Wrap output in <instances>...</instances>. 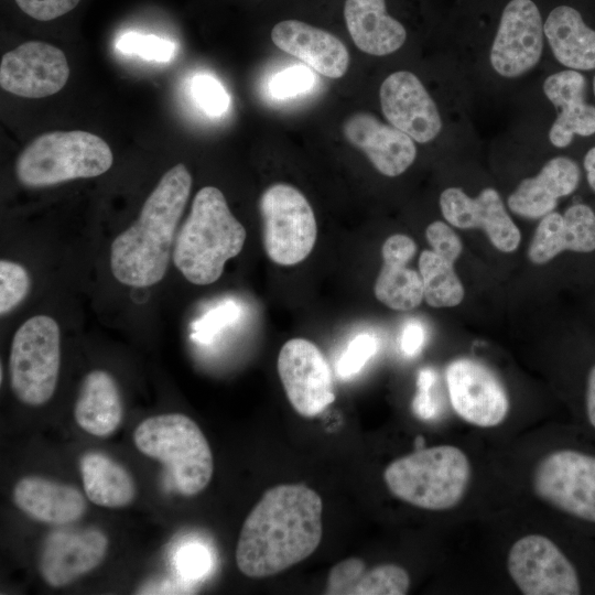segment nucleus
I'll return each mask as SVG.
<instances>
[{
  "label": "nucleus",
  "mask_w": 595,
  "mask_h": 595,
  "mask_svg": "<svg viewBox=\"0 0 595 595\" xmlns=\"http://www.w3.org/2000/svg\"><path fill=\"white\" fill-rule=\"evenodd\" d=\"M117 48L129 55H137L148 61L167 62L174 54V44L156 35L138 32L123 33L117 42Z\"/></svg>",
  "instance_id": "nucleus-32"
},
{
  "label": "nucleus",
  "mask_w": 595,
  "mask_h": 595,
  "mask_svg": "<svg viewBox=\"0 0 595 595\" xmlns=\"http://www.w3.org/2000/svg\"><path fill=\"white\" fill-rule=\"evenodd\" d=\"M61 363L60 327L47 315H34L14 333L10 350V383L24 404L37 407L54 394Z\"/></svg>",
  "instance_id": "nucleus-7"
},
{
  "label": "nucleus",
  "mask_w": 595,
  "mask_h": 595,
  "mask_svg": "<svg viewBox=\"0 0 595 595\" xmlns=\"http://www.w3.org/2000/svg\"><path fill=\"white\" fill-rule=\"evenodd\" d=\"M210 566L207 549L201 544L185 545L177 555V569L186 578H199Z\"/></svg>",
  "instance_id": "nucleus-40"
},
{
  "label": "nucleus",
  "mask_w": 595,
  "mask_h": 595,
  "mask_svg": "<svg viewBox=\"0 0 595 595\" xmlns=\"http://www.w3.org/2000/svg\"><path fill=\"white\" fill-rule=\"evenodd\" d=\"M31 280L26 269L13 261H0V314L18 306L30 291Z\"/></svg>",
  "instance_id": "nucleus-31"
},
{
  "label": "nucleus",
  "mask_w": 595,
  "mask_h": 595,
  "mask_svg": "<svg viewBox=\"0 0 595 595\" xmlns=\"http://www.w3.org/2000/svg\"><path fill=\"white\" fill-rule=\"evenodd\" d=\"M466 454L452 445L420 448L392 461L383 472L390 493L426 510H447L465 496L470 479Z\"/></svg>",
  "instance_id": "nucleus-4"
},
{
  "label": "nucleus",
  "mask_w": 595,
  "mask_h": 595,
  "mask_svg": "<svg viewBox=\"0 0 595 595\" xmlns=\"http://www.w3.org/2000/svg\"><path fill=\"white\" fill-rule=\"evenodd\" d=\"M436 372L430 367L419 370L416 377V392L412 400V411L421 420H431L439 413V405L434 398L433 388Z\"/></svg>",
  "instance_id": "nucleus-37"
},
{
  "label": "nucleus",
  "mask_w": 595,
  "mask_h": 595,
  "mask_svg": "<svg viewBox=\"0 0 595 595\" xmlns=\"http://www.w3.org/2000/svg\"><path fill=\"white\" fill-rule=\"evenodd\" d=\"M79 470L87 498L97 506L121 508L136 497L131 474L101 452H87L79 459Z\"/></svg>",
  "instance_id": "nucleus-28"
},
{
  "label": "nucleus",
  "mask_w": 595,
  "mask_h": 595,
  "mask_svg": "<svg viewBox=\"0 0 595 595\" xmlns=\"http://www.w3.org/2000/svg\"><path fill=\"white\" fill-rule=\"evenodd\" d=\"M414 444H415L416 450L423 448L424 447L423 436L421 435L416 436Z\"/></svg>",
  "instance_id": "nucleus-46"
},
{
  "label": "nucleus",
  "mask_w": 595,
  "mask_h": 595,
  "mask_svg": "<svg viewBox=\"0 0 595 595\" xmlns=\"http://www.w3.org/2000/svg\"><path fill=\"white\" fill-rule=\"evenodd\" d=\"M192 90L198 106L212 116L221 115L228 107V95L212 76H196L193 80Z\"/></svg>",
  "instance_id": "nucleus-35"
},
{
  "label": "nucleus",
  "mask_w": 595,
  "mask_h": 595,
  "mask_svg": "<svg viewBox=\"0 0 595 595\" xmlns=\"http://www.w3.org/2000/svg\"><path fill=\"white\" fill-rule=\"evenodd\" d=\"M543 12L545 43L554 58L569 69H595V30L581 11L560 2Z\"/></svg>",
  "instance_id": "nucleus-26"
},
{
  "label": "nucleus",
  "mask_w": 595,
  "mask_h": 595,
  "mask_svg": "<svg viewBox=\"0 0 595 595\" xmlns=\"http://www.w3.org/2000/svg\"><path fill=\"white\" fill-rule=\"evenodd\" d=\"M581 171L567 156L547 161L537 175L522 180L508 196L509 209L521 217L537 219L554 210L561 197L572 194L580 182Z\"/></svg>",
  "instance_id": "nucleus-22"
},
{
  "label": "nucleus",
  "mask_w": 595,
  "mask_h": 595,
  "mask_svg": "<svg viewBox=\"0 0 595 595\" xmlns=\"http://www.w3.org/2000/svg\"><path fill=\"white\" fill-rule=\"evenodd\" d=\"M270 36L278 48L323 76L339 78L347 72V47L336 35L324 29L298 19H288L275 23Z\"/></svg>",
  "instance_id": "nucleus-20"
},
{
  "label": "nucleus",
  "mask_w": 595,
  "mask_h": 595,
  "mask_svg": "<svg viewBox=\"0 0 595 595\" xmlns=\"http://www.w3.org/2000/svg\"><path fill=\"white\" fill-rule=\"evenodd\" d=\"M565 250H595V213L585 204L570 206L564 214L551 212L543 216L528 249L534 264H544Z\"/></svg>",
  "instance_id": "nucleus-21"
},
{
  "label": "nucleus",
  "mask_w": 595,
  "mask_h": 595,
  "mask_svg": "<svg viewBox=\"0 0 595 595\" xmlns=\"http://www.w3.org/2000/svg\"><path fill=\"white\" fill-rule=\"evenodd\" d=\"M69 76L64 52L42 41H28L7 52L0 63L1 87L20 97L43 98L60 91Z\"/></svg>",
  "instance_id": "nucleus-14"
},
{
  "label": "nucleus",
  "mask_w": 595,
  "mask_h": 595,
  "mask_svg": "<svg viewBox=\"0 0 595 595\" xmlns=\"http://www.w3.org/2000/svg\"><path fill=\"white\" fill-rule=\"evenodd\" d=\"M378 338L368 333L355 336L336 363L337 376L348 379L357 375L367 361L377 353Z\"/></svg>",
  "instance_id": "nucleus-33"
},
{
  "label": "nucleus",
  "mask_w": 595,
  "mask_h": 595,
  "mask_svg": "<svg viewBox=\"0 0 595 595\" xmlns=\"http://www.w3.org/2000/svg\"><path fill=\"white\" fill-rule=\"evenodd\" d=\"M366 571V563L358 558H348L335 564L327 576L325 594H349Z\"/></svg>",
  "instance_id": "nucleus-34"
},
{
  "label": "nucleus",
  "mask_w": 595,
  "mask_h": 595,
  "mask_svg": "<svg viewBox=\"0 0 595 595\" xmlns=\"http://www.w3.org/2000/svg\"><path fill=\"white\" fill-rule=\"evenodd\" d=\"M237 315V307L231 303H227L215 310L201 325L202 336L207 338L224 323L230 322Z\"/></svg>",
  "instance_id": "nucleus-42"
},
{
  "label": "nucleus",
  "mask_w": 595,
  "mask_h": 595,
  "mask_svg": "<svg viewBox=\"0 0 595 595\" xmlns=\"http://www.w3.org/2000/svg\"><path fill=\"white\" fill-rule=\"evenodd\" d=\"M542 90L556 112L548 133L553 147L563 149L574 136L595 133V106L585 100L586 79L581 72L566 68L553 73L543 80Z\"/></svg>",
  "instance_id": "nucleus-19"
},
{
  "label": "nucleus",
  "mask_w": 595,
  "mask_h": 595,
  "mask_svg": "<svg viewBox=\"0 0 595 595\" xmlns=\"http://www.w3.org/2000/svg\"><path fill=\"white\" fill-rule=\"evenodd\" d=\"M245 240L246 229L221 191L205 186L196 193L176 234L172 259L188 282L207 285L220 278L225 263L240 253Z\"/></svg>",
  "instance_id": "nucleus-3"
},
{
  "label": "nucleus",
  "mask_w": 595,
  "mask_h": 595,
  "mask_svg": "<svg viewBox=\"0 0 595 595\" xmlns=\"http://www.w3.org/2000/svg\"><path fill=\"white\" fill-rule=\"evenodd\" d=\"M122 413L121 396L113 377L105 370L88 372L74 408L76 423L91 435L106 437L119 428Z\"/></svg>",
  "instance_id": "nucleus-27"
},
{
  "label": "nucleus",
  "mask_w": 595,
  "mask_h": 595,
  "mask_svg": "<svg viewBox=\"0 0 595 595\" xmlns=\"http://www.w3.org/2000/svg\"><path fill=\"white\" fill-rule=\"evenodd\" d=\"M583 165L586 172V178H587L588 185L595 192V147L591 148L586 152L584 156Z\"/></svg>",
  "instance_id": "nucleus-45"
},
{
  "label": "nucleus",
  "mask_w": 595,
  "mask_h": 595,
  "mask_svg": "<svg viewBox=\"0 0 595 595\" xmlns=\"http://www.w3.org/2000/svg\"><path fill=\"white\" fill-rule=\"evenodd\" d=\"M322 512L320 495L304 484H280L266 490L238 537L239 571L261 578L309 558L322 540Z\"/></svg>",
  "instance_id": "nucleus-1"
},
{
  "label": "nucleus",
  "mask_w": 595,
  "mask_h": 595,
  "mask_svg": "<svg viewBox=\"0 0 595 595\" xmlns=\"http://www.w3.org/2000/svg\"><path fill=\"white\" fill-rule=\"evenodd\" d=\"M277 366L286 398L300 415H317L334 402L329 364L312 342L305 338L285 342Z\"/></svg>",
  "instance_id": "nucleus-12"
},
{
  "label": "nucleus",
  "mask_w": 595,
  "mask_h": 595,
  "mask_svg": "<svg viewBox=\"0 0 595 595\" xmlns=\"http://www.w3.org/2000/svg\"><path fill=\"white\" fill-rule=\"evenodd\" d=\"M415 251V242L407 235H392L382 245L383 263L374 293L378 301L392 310L410 311L424 300L420 272L407 267Z\"/></svg>",
  "instance_id": "nucleus-23"
},
{
  "label": "nucleus",
  "mask_w": 595,
  "mask_h": 595,
  "mask_svg": "<svg viewBox=\"0 0 595 595\" xmlns=\"http://www.w3.org/2000/svg\"><path fill=\"white\" fill-rule=\"evenodd\" d=\"M381 110L388 122L418 143L433 141L443 121L435 101L418 76L408 71L390 74L381 84Z\"/></svg>",
  "instance_id": "nucleus-15"
},
{
  "label": "nucleus",
  "mask_w": 595,
  "mask_h": 595,
  "mask_svg": "<svg viewBox=\"0 0 595 595\" xmlns=\"http://www.w3.org/2000/svg\"><path fill=\"white\" fill-rule=\"evenodd\" d=\"M586 412L589 423L595 429V366L591 368L587 377Z\"/></svg>",
  "instance_id": "nucleus-44"
},
{
  "label": "nucleus",
  "mask_w": 595,
  "mask_h": 595,
  "mask_svg": "<svg viewBox=\"0 0 595 595\" xmlns=\"http://www.w3.org/2000/svg\"><path fill=\"white\" fill-rule=\"evenodd\" d=\"M113 156L100 137L83 131H51L36 137L18 156L15 174L21 184L45 187L95 177L107 172Z\"/></svg>",
  "instance_id": "nucleus-6"
},
{
  "label": "nucleus",
  "mask_w": 595,
  "mask_h": 595,
  "mask_svg": "<svg viewBox=\"0 0 595 595\" xmlns=\"http://www.w3.org/2000/svg\"><path fill=\"white\" fill-rule=\"evenodd\" d=\"M314 83L312 72L295 65L277 74L270 85L271 94L278 98H289L309 90Z\"/></svg>",
  "instance_id": "nucleus-36"
},
{
  "label": "nucleus",
  "mask_w": 595,
  "mask_h": 595,
  "mask_svg": "<svg viewBox=\"0 0 595 595\" xmlns=\"http://www.w3.org/2000/svg\"><path fill=\"white\" fill-rule=\"evenodd\" d=\"M12 497L15 506L30 518L54 526L77 521L87 508L86 499L76 487L40 476L21 478Z\"/></svg>",
  "instance_id": "nucleus-25"
},
{
  "label": "nucleus",
  "mask_w": 595,
  "mask_h": 595,
  "mask_svg": "<svg viewBox=\"0 0 595 595\" xmlns=\"http://www.w3.org/2000/svg\"><path fill=\"white\" fill-rule=\"evenodd\" d=\"M343 17L353 42L367 54L389 55L407 41V28L390 12L387 0H345Z\"/></svg>",
  "instance_id": "nucleus-24"
},
{
  "label": "nucleus",
  "mask_w": 595,
  "mask_h": 595,
  "mask_svg": "<svg viewBox=\"0 0 595 595\" xmlns=\"http://www.w3.org/2000/svg\"><path fill=\"white\" fill-rule=\"evenodd\" d=\"M445 377L451 404L465 422L491 428L508 415L509 399L504 385L480 361L457 358L446 367Z\"/></svg>",
  "instance_id": "nucleus-13"
},
{
  "label": "nucleus",
  "mask_w": 595,
  "mask_h": 595,
  "mask_svg": "<svg viewBox=\"0 0 595 595\" xmlns=\"http://www.w3.org/2000/svg\"><path fill=\"white\" fill-rule=\"evenodd\" d=\"M343 133L386 176L402 174L415 160V141L369 112H356L348 117L343 123Z\"/></svg>",
  "instance_id": "nucleus-18"
},
{
  "label": "nucleus",
  "mask_w": 595,
  "mask_h": 595,
  "mask_svg": "<svg viewBox=\"0 0 595 595\" xmlns=\"http://www.w3.org/2000/svg\"><path fill=\"white\" fill-rule=\"evenodd\" d=\"M489 64L500 77L513 79L532 71L545 44L544 12L539 0H498Z\"/></svg>",
  "instance_id": "nucleus-9"
},
{
  "label": "nucleus",
  "mask_w": 595,
  "mask_h": 595,
  "mask_svg": "<svg viewBox=\"0 0 595 595\" xmlns=\"http://www.w3.org/2000/svg\"><path fill=\"white\" fill-rule=\"evenodd\" d=\"M263 246L277 264L294 266L314 248L317 226L306 197L294 186L277 183L260 197Z\"/></svg>",
  "instance_id": "nucleus-8"
},
{
  "label": "nucleus",
  "mask_w": 595,
  "mask_h": 595,
  "mask_svg": "<svg viewBox=\"0 0 595 595\" xmlns=\"http://www.w3.org/2000/svg\"><path fill=\"white\" fill-rule=\"evenodd\" d=\"M592 84H593V85H592V87H593V94H594V96H595V76H594V78H593V83H592Z\"/></svg>",
  "instance_id": "nucleus-47"
},
{
  "label": "nucleus",
  "mask_w": 595,
  "mask_h": 595,
  "mask_svg": "<svg viewBox=\"0 0 595 595\" xmlns=\"http://www.w3.org/2000/svg\"><path fill=\"white\" fill-rule=\"evenodd\" d=\"M191 187L192 176L183 163L162 175L138 219L111 244L110 269L117 281L147 288L164 278Z\"/></svg>",
  "instance_id": "nucleus-2"
},
{
  "label": "nucleus",
  "mask_w": 595,
  "mask_h": 595,
  "mask_svg": "<svg viewBox=\"0 0 595 595\" xmlns=\"http://www.w3.org/2000/svg\"><path fill=\"white\" fill-rule=\"evenodd\" d=\"M425 237L434 252L452 262H455L462 253L461 239L447 224L441 220H435L426 227Z\"/></svg>",
  "instance_id": "nucleus-38"
},
{
  "label": "nucleus",
  "mask_w": 595,
  "mask_h": 595,
  "mask_svg": "<svg viewBox=\"0 0 595 595\" xmlns=\"http://www.w3.org/2000/svg\"><path fill=\"white\" fill-rule=\"evenodd\" d=\"M410 587L408 572L397 564L366 570L353 589L354 595H403Z\"/></svg>",
  "instance_id": "nucleus-30"
},
{
  "label": "nucleus",
  "mask_w": 595,
  "mask_h": 595,
  "mask_svg": "<svg viewBox=\"0 0 595 595\" xmlns=\"http://www.w3.org/2000/svg\"><path fill=\"white\" fill-rule=\"evenodd\" d=\"M423 299L433 307H453L464 299V286L454 270V262L431 250L419 259Z\"/></svg>",
  "instance_id": "nucleus-29"
},
{
  "label": "nucleus",
  "mask_w": 595,
  "mask_h": 595,
  "mask_svg": "<svg viewBox=\"0 0 595 595\" xmlns=\"http://www.w3.org/2000/svg\"><path fill=\"white\" fill-rule=\"evenodd\" d=\"M19 8L39 21H51L73 10L80 0H14Z\"/></svg>",
  "instance_id": "nucleus-39"
},
{
  "label": "nucleus",
  "mask_w": 595,
  "mask_h": 595,
  "mask_svg": "<svg viewBox=\"0 0 595 595\" xmlns=\"http://www.w3.org/2000/svg\"><path fill=\"white\" fill-rule=\"evenodd\" d=\"M108 544L107 536L97 528L53 531L41 551L40 574L52 587L65 586L97 567Z\"/></svg>",
  "instance_id": "nucleus-17"
},
{
  "label": "nucleus",
  "mask_w": 595,
  "mask_h": 595,
  "mask_svg": "<svg viewBox=\"0 0 595 595\" xmlns=\"http://www.w3.org/2000/svg\"><path fill=\"white\" fill-rule=\"evenodd\" d=\"M425 342V329L418 320H409L401 332L400 348L408 357H413L420 353Z\"/></svg>",
  "instance_id": "nucleus-41"
},
{
  "label": "nucleus",
  "mask_w": 595,
  "mask_h": 595,
  "mask_svg": "<svg viewBox=\"0 0 595 595\" xmlns=\"http://www.w3.org/2000/svg\"><path fill=\"white\" fill-rule=\"evenodd\" d=\"M133 442L142 454L165 465L182 495L194 496L209 484L213 453L199 426L187 415L150 416L134 430Z\"/></svg>",
  "instance_id": "nucleus-5"
},
{
  "label": "nucleus",
  "mask_w": 595,
  "mask_h": 595,
  "mask_svg": "<svg viewBox=\"0 0 595 595\" xmlns=\"http://www.w3.org/2000/svg\"><path fill=\"white\" fill-rule=\"evenodd\" d=\"M532 486L549 505L595 522V456L574 450L554 451L537 465Z\"/></svg>",
  "instance_id": "nucleus-10"
},
{
  "label": "nucleus",
  "mask_w": 595,
  "mask_h": 595,
  "mask_svg": "<svg viewBox=\"0 0 595 595\" xmlns=\"http://www.w3.org/2000/svg\"><path fill=\"white\" fill-rule=\"evenodd\" d=\"M439 203L443 217L452 226L484 230L499 251L512 252L518 248L520 230L495 188H483L476 197H470L459 187H448L441 193Z\"/></svg>",
  "instance_id": "nucleus-16"
},
{
  "label": "nucleus",
  "mask_w": 595,
  "mask_h": 595,
  "mask_svg": "<svg viewBox=\"0 0 595 595\" xmlns=\"http://www.w3.org/2000/svg\"><path fill=\"white\" fill-rule=\"evenodd\" d=\"M155 585H148L143 586L139 593H145V594H162V593H188L191 589V586L187 584V582H177V581H160L155 582Z\"/></svg>",
  "instance_id": "nucleus-43"
},
{
  "label": "nucleus",
  "mask_w": 595,
  "mask_h": 595,
  "mask_svg": "<svg viewBox=\"0 0 595 595\" xmlns=\"http://www.w3.org/2000/svg\"><path fill=\"white\" fill-rule=\"evenodd\" d=\"M510 577L526 595H577V572L548 537L529 534L517 540L508 553Z\"/></svg>",
  "instance_id": "nucleus-11"
}]
</instances>
